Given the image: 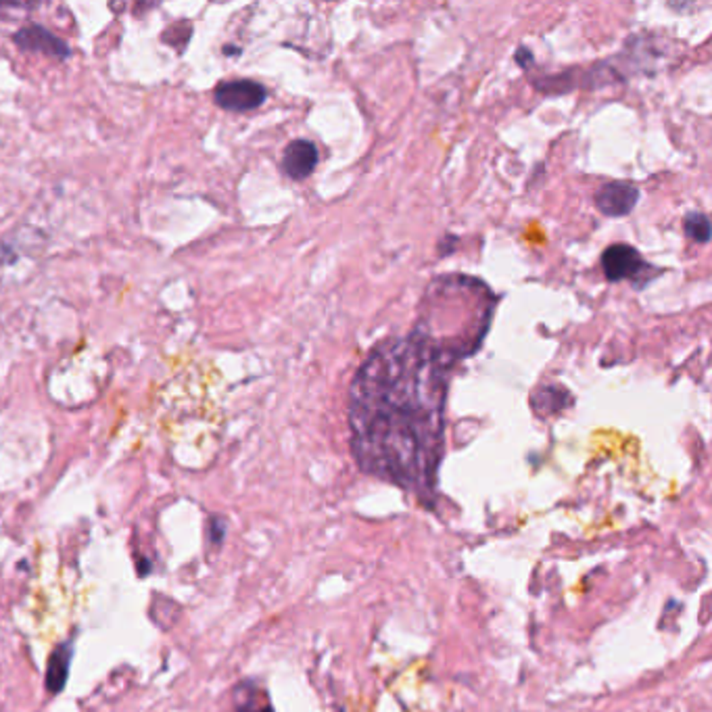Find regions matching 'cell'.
I'll use <instances>...</instances> for the list:
<instances>
[{"label": "cell", "instance_id": "8fae6325", "mask_svg": "<svg viewBox=\"0 0 712 712\" xmlns=\"http://www.w3.org/2000/svg\"><path fill=\"white\" fill-rule=\"evenodd\" d=\"M211 531H214V537H211V541L214 543H222V539H224V533H226V524H224V521L222 518H214V521H211Z\"/></svg>", "mask_w": 712, "mask_h": 712}, {"label": "cell", "instance_id": "7a4b0ae2", "mask_svg": "<svg viewBox=\"0 0 712 712\" xmlns=\"http://www.w3.org/2000/svg\"><path fill=\"white\" fill-rule=\"evenodd\" d=\"M215 102L226 111L245 113L264 105L268 90L253 80L224 82L215 88Z\"/></svg>", "mask_w": 712, "mask_h": 712}, {"label": "cell", "instance_id": "30bf717a", "mask_svg": "<svg viewBox=\"0 0 712 712\" xmlns=\"http://www.w3.org/2000/svg\"><path fill=\"white\" fill-rule=\"evenodd\" d=\"M236 712H274V708L266 704V707H255V700L251 694L245 696V700H241L236 704Z\"/></svg>", "mask_w": 712, "mask_h": 712}, {"label": "cell", "instance_id": "9c48e42d", "mask_svg": "<svg viewBox=\"0 0 712 712\" xmlns=\"http://www.w3.org/2000/svg\"><path fill=\"white\" fill-rule=\"evenodd\" d=\"M685 233H688V236H690L691 241L700 242V245H704V242H708L710 241V222H708V217L704 215V214H690L688 217H685Z\"/></svg>", "mask_w": 712, "mask_h": 712}, {"label": "cell", "instance_id": "3957f363", "mask_svg": "<svg viewBox=\"0 0 712 712\" xmlns=\"http://www.w3.org/2000/svg\"><path fill=\"white\" fill-rule=\"evenodd\" d=\"M602 268H604L606 278L611 282L620 280H637L644 276L652 266H647L644 258L637 253V249L628 245H612L608 247L602 255Z\"/></svg>", "mask_w": 712, "mask_h": 712}, {"label": "cell", "instance_id": "6da1fadb", "mask_svg": "<svg viewBox=\"0 0 712 712\" xmlns=\"http://www.w3.org/2000/svg\"><path fill=\"white\" fill-rule=\"evenodd\" d=\"M496 299L468 276H441L406 337L378 345L349 389L351 449L357 466L416 496L431 497L445 445V406L453 365L472 356Z\"/></svg>", "mask_w": 712, "mask_h": 712}, {"label": "cell", "instance_id": "277c9868", "mask_svg": "<svg viewBox=\"0 0 712 712\" xmlns=\"http://www.w3.org/2000/svg\"><path fill=\"white\" fill-rule=\"evenodd\" d=\"M639 189L631 182H606L595 192V207L608 217H623L635 209Z\"/></svg>", "mask_w": 712, "mask_h": 712}, {"label": "cell", "instance_id": "8992f818", "mask_svg": "<svg viewBox=\"0 0 712 712\" xmlns=\"http://www.w3.org/2000/svg\"><path fill=\"white\" fill-rule=\"evenodd\" d=\"M318 149L316 145L310 143V140L299 138L293 140L291 145L285 149V155H282V171L291 178V180H305L313 174L318 165Z\"/></svg>", "mask_w": 712, "mask_h": 712}, {"label": "cell", "instance_id": "52a82bcc", "mask_svg": "<svg viewBox=\"0 0 712 712\" xmlns=\"http://www.w3.org/2000/svg\"><path fill=\"white\" fill-rule=\"evenodd\" d=\"M74 656V644L72 641H63L53 650L47 664V690L48 694H61L66 688L69 677V666H72Z\"/></svg>", "mask_w": 712, "mask_h": 712}, {"label": "cell", "instance_id": "ba28073f", "mask_svg": "<svg viewBox=\"0 0 712 712\" xmlns=\"http://www.w3.org/2000/svg\"><path fill=\"white\" fill-rule=\"evenodd\" d=\"M570 403H573V397H570L567 389L560 387H543L539 393L533 395V408L541 416L560 412V409L568 408Z\"/></svg>", "mask_w": 712, "mask_h": 712}, {"label": "cell", "instance_id": "5b68a950", "mask_svg": "<svg viewBox=\"0 0 712 712\" xmlns=\"http://www.w3.org/2000/svg\"><path fill=\"white\" fill-rule=\"evenodd\" d=\"M13 40H15L19 48L57 57V59H67L69 53H72L66 40L50 34V31L47 28H42V25H25V28H22L15 36H13Z\"/></svg>", "mask_w": 712, "mask_h": 712}]
</instances>
